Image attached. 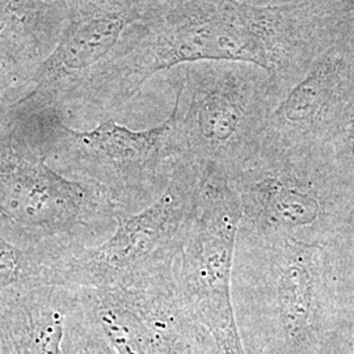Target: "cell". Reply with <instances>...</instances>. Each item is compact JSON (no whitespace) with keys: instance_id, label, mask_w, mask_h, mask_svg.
<instances>
[{"instance_id":"1","label":"cell","mask_w":354,"mask_h":354,"mask_svg":"<svg viewBox=\"0 0 354 354\" xmlns=\"http://www.w3.org/2000/svg\"><path fill=\"white\" fill-rule=\"evenodd\" d=\"M332 264L327 244L239 226L232 301L245 354L354 353Z\"/></svg>"},{"instance_id":"2","label":"cell","mask_w":354,"mask_h":354,"mask_svg":"<svg viewBox=\"0 0 354 354\" xmlns=\"http://www.w3.org/2000/svg\"><path fill=\"white\" fill-rule=\"evenodd\" d=\"M124 214L97 184L64 176L16 124L0 125V234L58 256L106 241Z\"/></svg>"},{"instance_id":"3","label":"cell","mask_w":354,"mask_h":354,"mask_svg":"<svg viewBox=\"0 0 354 354\" xmlns=\"http://www.w3.org/2000/svg\"><path fill=\"white\" fill-rule=\"evenodd\" d=\"M16 122L48 160L62 168L64 176L97 184L127 215L155 203L180 160L187 158L177 102L165 122L146 130H131L114 120H105L91 130H76L53 112Z\"/></svg>"},{"instance_id":"4","label":"cell","mask_w":354,"mask_h":354,"mask_svg":"<svg viewBox=\"0 0 354 354\" xmlns=\"http://www.w3.org/2000/svg\"><path fill=\"white\" fill-rule=\"evenodd\" d=\"M189 226L174 264L177 297L201 354H245L232 301V266L241 205L227 176L198 165Z\"/></svg>"},{"instance_id":"5","label":"cell","mask_w":354,"mask_h":354,"mask_svg":"<svg viewBox=\"0 0 354 354\" xmlns=\"http://www.w3.org/2000/svg\"><path fill=\"white\" fill-rule=\"evenodd\" d=\"M198 177V165L183 158L165 193L138 213L121 215L106 241L61 253L54 263L55 282L105 288L172 270L194 210Z\"/></svg>"},{"instance_id":"6","label":"cell","mask_w":354,"mask_h":354,"mask_svg":"<svg viewBox=\"0 0 354 354\" xmlns=\"http://www.w3.org/2000/svg\"><path fill=\"white\" fill-rule=\"evenodd\" d=\"M228 181L241 200V226L327 244L324 236L335 222V201L313 158L261 151Z\"/></svg>"},{"instance_id":"7","label":"cell","mask_w":354,"mask_h":354,"mask_svg":"<svg viewBox=\"0 0 354 354\" xmlns=\"http://www.w3.org/2000/svg\"><path fill=\"white\" fill-rule=\"evenodd\" d=\"M115 354H201L177 297L174 269L150 279L77 289Z\"/></svg>"},{"instance_id":"8","label":"cell","mask_w":354,"mask_h":354,"mask_svg":"<svg viewBox=\"0 0 354 354\" xmlns=\"http://www.w3.org/2000/svg\"><path fill=\"white\" fill-rule=\"evenodd\" d=\"M270 51L266 13L231 3L223 12L177 26L160 38L140 70V88L152 74L183 62L238 61L270 70Z\"/></svg>"},{"instance_id":"9","label":"cell","mask_w":354,"mask_h":354,"mask_svg":"<svg viewBox=\"0 0 354 354\" xmlns=\"http://www.w3.org/2000/svg\"><path fill=\"white\" fill-rule=\"evenodd\" d=\"M77 290L35 283L0 297L1 354H62L66 322Z\"/></svg>"},{"instance_id":"10","label":"cell","mask_w":354,"mask_h":354,"mask_svg":"<svg viewBox=\"0 0 354 354\" xmlns=\"http://www.w3.org/2000/svg\"><path fill=\"white\" fill-rule=\"evenodd\" d=\"M53 12L44 0H0V73L28 64L46 48Z\"/></svg>"},{"instance_id":"11","label":"cell","mask_w":354,"mask_h":354,"mask_svg":"<svg viewBox=\"0 0 354 354\" xmlns=\"http://www.w3.org/2000/svg\"><path fill=\"white\" fill-rule=\"evenodd\" d=\"M55 257L20 248L0 234V297L35 283H55Z\"/></svg>"},{"instance_id":"12","label":"cell","mask_w":354,"mask_h":354,"mask_svg":"<svg viewBox=\"0 0 354 354\" xmlns=\"http://www.w3.org/2000/svg\"><path fill=\"white\" fill-rule=\"evenodd\" d=\"M62 354H115L102 330L82 307L79 294L66 322Z\"/></svg>"},{"instance_id":"13","label":"cell","mask_w":354,"mask_h":354,"mask_svg":"<svg viewBox=\"0 0 354 354\" xmlns=\"http://www.w3.org/2000/svg\"><path fill=\"white\" fill-rule=\"evenodd\" d=\"M348 140H349V146H351V150L353 152L354 156V113L352 115V120L349 122V129H348Z\"/></svg>"},{"instance_id":"14","label":"cell","mask_w":354,"mask_h":354,"mask_svg":"<svg viewBox=\"0 0 354 354\" xmlns=\"http://www.w3.org/2000/svg\"><path fill=\"white\" fill-rule=\"evenodd\" d=\"M352 302H353V342H354V290L352 292Z\"/></svg>"},{"instance_id":"15","label":"cell","mask_w":354,"mask_h":354,"mask_svg":"<svg viewBox=\"0 0 354 354\" xmlns=\"http://www.w3.org/2000/svg\"><path fill=\"white\" fill-rule=\"evenodd\" d=\"M0 354H1V352H0Z\"/></svg>"}]
</instances>
